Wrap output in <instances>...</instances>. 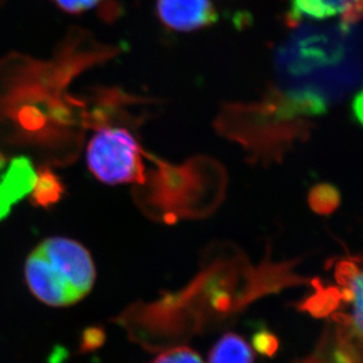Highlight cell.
Here are the masks:
<instances>
[{"instance_id":"6da1fadb","label":"cell","mask_w":363,"mask_h":363,"mask_svg":"<svg viewBox=\"0 0 363 363\" xmlns=\"http://www.w3.org/2000/svg\"><path fill=\"white\" fill-rule=\"evenodd\" d=\"M25 280L35 298L50 307H67L85 298L96 281L89 250L69 238L52 237L25 262Z\"/></svg>"},{"instance_id":"52a82bcc","label":"cell","mask_w":363,"mask_h":363,"mask_svg":"<svg viewBox=\"0 0 363 363\" xmlns=\"http://www.w3.org/2000/svg\"><path fill=\"white\" fill-rule=\"evenodd\" d=\"M209 363H254L253 350L246 340L235 333H227L213 346Z\"/></svg>"},{"instance_id":"9c48e42d","label":"cell","mask_w":363,"mask_h":363,"mask_svg":"<svg viewBox=\"0 0 363 363\" xmlns=\"http://www.w3.org/2000/svg\"><path fill=\"white\" fill-rule=\"evenodd\" d=\"M311 208L318 214H332L340 205V193L334 186L319 185L308 196Z\"/></svg>"},{"instance_id":"277c9868","label":"cell","mask_w":363,"mask_h":363,"mask_svg":"<svg viewBox=\"0 0 363 363\" xmlns=\"http://www.w3.org/2000/svg\"><path fill=\"white\" fill-rule=\"evenodd\" d=\"M291 6L295 19L345 17L346 21H354L355 12L360 14L361 0H291Z\"/></svg>"},{"instance_id":"7c38bea8","label":"cell","mask_w":363,"mask_h":363,"mask_svg":"<svg viewBox=\"0 0 363 363\" xmlns=\"http://www.w3.org/2000/svg\"><path fill=\"white\" fill-rule=\"evenodd\" d=\"M105 332L100 327H89L82 332V340H80V352L82 353H89L93 350H98L103 346L105 341Z\"/></svg>"},{"instance_id":"5b68a950","label":"cell","mask_w":363,"mask_h":363,"mask_svg":"<svg viewBox=\"0 0 363 363\" xmlns=\"http://www.w3.org/2000/svg\"><path fill=\"white\" fill-rule=\"evenodd\" d=\"M35 175L37 172L31 160L19 157L11 162L5 173L0 177V187L14 205L25 196H30L35 186Z\"/></svg>"},{"instance_id":"30bf717a","label":"cell","mask_w":363,"mask_h":363,"mask_svg":"<svg viewBox=\"0 0 363 363\" xmlns=\"http://www.w3.org/2000/svg\"><path fill=\"white\" fill-rule=\"evenodd\" d=\"M152 363H203V361L199 354L189 347H178L166 350Z\"/></svg>"},{"instance_id":"3957f363","label":"cell","mask_w":363,"mask_h":363,"mask_svg":"<svg viewBox=\"0 0 363 363\" xmlns=\"http://www.w3.org/2000/svg\"><path fill=\"white\" fill-rule=\"evenodd\" d=\"M157 10L162 23L179 32L196 31L216 21L211 0H158Z\"/></svg>"},{"instance_id":"ba28073f","label":"cell","mask_w":363,"mask_h":363,"mask_svg":"<svg viewBox=\"0 0 363 363\" xmlns=\"http://www.w3.org/2000/svg\"><path fill=\"white\" fill-rule=\"evenodd\" d=\"M65 193L62 182L51 168H39L35 175V186L30 193L31 203L35 207L50 208L62 200Z\"/></svg>"},{"instance_id":"9a60e30c","label":"cell","mask_w":363,"mask_h":363,"mask_svg":"<svg viewBox=\"0 0 363 363\" xmlns=\"http://www.w3.org/2000/svg\"><path fill=\"white\" fill-rule=\"evenodd\" d=\"M298 363H321L320 362L316 357H311V359H308V360L302 361V362Z\"/></svg>"},{"instance_id":"8992f818","label":"cell","mask_w":363,"mask_h":363,"mask_svg":"<svg viewBox=\"0 0 363 363\" xmlns=\"http://www.w3.org/2000/svg\"><path fill=\"white\" fill-rule=\"evenodd\" d=\"M336 280L343 287L341 296L353 305L352 320L362 332V272L354 261L342 260L336 264Z\"/></svg>"},{"instance_id":"5bb4252c","label":"cell","mask_w":363,"mask_h":363,"mask_svg":"<svg viewBox=\"0 0 363 363\" xmlns=\"http://www.w3.org/2000/svg\"><path fill=\"white\" fill-rule=\"evenodd\" d=\"M12 206H13V202L11 201L6 193L4 192L0 187V221L10 214Z\"/></svg>"},{"instance_id":"4fadbf2b","label":"cell","mask_w":363,"mask_h":363,"mask_svg":"<svg viewBox=\"0 0 363 363\" xmlns=\"http://www.w3.org/2000/svg\"><path fill=\"white\" fill-rule=\"evenodd\" d=\"M60 9L69 13H80L96 6L101 0H55Z\"/></svg>"},{"instance_id":"7a4b0ae2","label":"cell","mask_w":363,"mask_h":363,"mask_svg":"<svg viewBox=\"0 0 363 363\" xmlns=\"http://www.w3.org/2000/svg\"><path fill=\"white\" fill-rule=\"evenodd\" d=\"M86 160L89 172L106 185L145 182L140 145L125 128H100L89 141Z\"/></svg>"},{"instance_id":"8fae6325","label":"cell","mask_w":363,"mask_h":363,"mask_svg":"<svg viewBox=\"0 0 363 363\" xmlns=\"http://www.w3.org/2000/svg\"><path fill=\"white\" fill-rule=\"evenodd\" d=\"M254 348L264 357H273L279 350V340L266 329L257 332L253 337Z\"/></svg>"}]
</instances>
